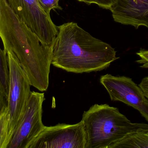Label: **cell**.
<instances>
[{
    "instance_id": "cell-1",
    "label": "cell",
    "mask_w": 148,
    "mask_h": 148,
    "mask_svg": "<svg viewBox=\"0 0 148 148\" xmlns=\"http://www.w3.org/2000/svg\"><path fill=\"white\" fill-rule=\"evenodd\" d=\"M0 38L4 50L12 51L19 60L30 85L47 91L53 47L42 44L7 1L0 2Z\"/></svg>"
},
{
    "instance_id": "cell-2",
    "label": "cell",
    "mask_w": 148,
    "mask_h": 148,
    "mask_svg": "<svg viewBox=\"0 0 148 148\" xmlns=\"http://www.w3.org/2000/svg\"><path fill=\"white\" fill-rule=\"evenodd\" d=\"M57 28L51 63L56 67L75 74L97 72L106 69L119 58L112 46L76 23H66Z\"/></svg>"
},
{
    "instance_id": "cell-3",
    "label": "cell",
    "mask_w": 148,
    "mask_h": 148,
    "mask_svg": "<svg viewBox=\"0 0 148 148\" xmlns=\"http://www.w3.org/2000/svg\"><path fill=\"white\" fill-rule=\"evenodd\" d=\"M81 121L86 131L85 148H110L131 133L148 130V124L133 123L117 108L107 104L91 106Z\"/></svg>"
},
{
    "instance_id": "cell-4",
    "label": "cell",
    "mask_w": 148,
    "mask_h": 148,
    "mask_svg": "<svg viewBox=\"0 0 148 148\" xmlns=\"http://www.w3.org/2000/svg\"><path fill=\"white\" fill-rule=\"evenodd\" d=\"M4 50L7 53L9 71V84L7 98L8 145L26 108L31 92V85L15 54L9 49Z\"/></svg>"
},
{
    "instance_id": "cell-5",
    "label": "cell",
    "mask_w": 148,
    "mask_h": 148,
    "mask_svg": "<svg viewBox=\"0 0 148 148\" xmlns=\"http://www.w3.org/2000/svg\"><path fill=\"white\" fill-rule=\"evenodd\" d=\"M14 12L36 34L41 42L53 47L58 32L50 15L42 9L37 0H7Z\"/></svg>"
},
{
    "instance_id": "cell-6",
    "label": "cell",
    "mask_w": 148,
    "mask_h": 148,
    "mask_svg": "<svg viewBox=\"0 0 148 148\" xmlns=\"http://www.w3.org/2000/svg\"><path fill=\"white\" fill-rule=\"evenodd\" d=\"M43 93L31 91L21 120L7 148H28L42 131Z\"/></svg>"
},
{
    "instance_id": "cell-7",
    "label": "cell",
    "mask_w": 148,
    "mask_h": 148,
    "mask_svg": "<svg viewBox=\"0 0 148 148\" xmlns=\"http://www.w3.org/2000/svg\"><path fill=\"white\" fill-rule=\"evenodd\" d=\"M86 134L82 121L74 124L45 126L28 148H85Z\"/></svg>"
},
{
    "instance_id": "cell-8",
    "label": "cell",
    "mask_w": 148,
    "mask_h": 148,
    "mask_svg": "<svg viewBox=\"0 0 148 148\" xmlns=\"http://www.w3.org/2000/svg\"><path fill=\"white\" fill-rule=\"evenodd\" d=\"M100 83L112 101H120L138 110L148 122V99L139 85L131 78L106 74L100 77Z\"/></svg>"
},
{
    "instance_id": "cell-9",
    "label": "cell",
    "mask_w": 148,
    "mask_h": 148,
    "mask_svg": "<svg viewBox=\"0 0 148 148\" xmlns=\"http://www.w3.org/2000/svg\"><path fill=\"white\" fill-rule=\"evenodd\" d=\"M110 10L116 22L148 28V0H114Z\"/></svg>"
},
{
    "instance_id": "cell-10",
    "label": "cell",
    "mask_w": 148,
    "mask_h": 148,
    "mask_svg": "<svg viewBox=\"0 0 148 148\" xmlns=\"http://www.w3.org/2000/svg\"><path fill=\"white\" fill-rule=\"evenodd\" d=\"M148 148V130L131 133L110 148Z\"/></svg>"
},
{
    "instance_id": "cell-11",
    "label": "cell",
    "mask_w": 148,
    "mask_h": 148,
    "mask_svg": "<svg viewBox=\"0 0 148 148\" xmlns=\"http://www.w3.org/2000/svg\"><path fill=\"white\" fill-rule=\"evenodd\" d=\"M9 71L7 53L0 47V92L7 99L8 94Z\"/></svg>"
},
{
    "instance_id": "cell-12",
    "label": "cell",
    "mask_w": 148,
    "mask_h": 148,
    "mask_svg": "<svg viewBox=\"0 0 148 148\" xmlns=\"http://www.w3.org/2000/svg\"><path fill=\"white\" fill-rule=\"evenodd\" d=\"M8 115L7 107L0 114V148H7L8 147Z\"/></svg>"
},
{
    "instance_id": "cell-13",
    "label": "cell",
    "mask_w": 148,
    "mask_h": 148,
    "mask_svg": "<svg viewBox=\"0 0 148 148\" xmlns=\"http://www.w3.org/2000/svg\"><path fill=\"white\" fill-rule=\"evenodd\" d=\"M42 9L48 14L50 15L52 10H62L59 5L60 0H37Z\"/></svg>"
},
{
    "instance_id": "cell-14",
    "label": "cell",
    "mask_w": 148,
    "mask_h": 148,
    "mask_svg": "<svg viewBox=\"0 0 148 148\" xmlns=\"http://www.w3.org/2000/svg\"><path fill=\"white\" fill-rule=\"evenodd\" d=\"M88 4H95L100 8L110 10L114 0H77Z\"/></svg>"
},
{
    "instance_id": "cell-15",
    "label": "cell",
    "mask_w": 148,
    "mask_h": 148,
    "mask_svg": "<svg viewBox=\"0 0 148 148\" xmlns=\"http://www.w3.org/2000/svg\"><path fill=\"white\" fill-rule=\"evenodd\" d=\"M140 59L136 61L139 64H142L140 67L143 68L148 69V50L141 49L136 53Z\"/></svg>"
},
{
    "instance_id": "cell-16",
    "label": "cell",
    "mask_w": 148,
    "mask_h": 148,
    "mask_svg": "<svg viewBox=\"0 0 148 148\" xmlns=\"http://www.w3.org/2000/svg\"><path fill=\"white\" fill-rule=\"evenodd\" d=\"M139 86L142 89L146 97L148 99V76L143 78Z\"/></svg>"
},
{
    "instance_id": "cell-17",
    "label": "cell",
    "mask_w": 148,
    "mask_h": 148,
    "mask_svg": "<svg viewBox=\"0 0 148 148\" xmlns=\"http://www.w3.org/2000/svg\"><path fill=\"white\" fill-rule=\"evenodd\" d=\"M7 100L4 96L0 92V114L7 107Z\"/></svg>"
},
{
    "instance_id": "cell-18",
    "label": "cell",
    "mask_w": 148,
    "mask_h": 148,
    "mask_svg": "<svg viewBox=\"0 0 148 148\" xmlns=\"http://www.w3.org/2000/svg\"><path fill=\"white\" fill-rule=\"evenodd\" d=\"M7 0H0V2H6Z\"/></svg>"
}]
</instances>
